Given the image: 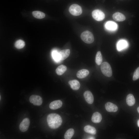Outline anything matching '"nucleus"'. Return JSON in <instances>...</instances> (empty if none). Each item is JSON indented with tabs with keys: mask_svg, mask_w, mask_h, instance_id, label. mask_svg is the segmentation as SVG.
Segmentation results:
<instances>
[{
	"mask_svg": "<svg viewBox=\"0 0 139 139\" xmlns=\"http://www.w3.org/2000/svg\"><path fill=\"white\" fill-rule=\"evenodd\" d=\"M47 120L48 126L52 129L58 128L61 125L62 122L61 117L56 113L49 114L47 116Z\"/></svg>",
	"mask_w": 139,
	"mask_h": 139,
	"instance_id": "f257e3e1",
	"label": "nucleus"
},
{
	"mask_svg": "<svg viewBox=\"0 0 139 139\" xmlns=\"http://www.w3.org/2000/svg\"><path fill=\"white\" fill-rule=\"evenodd\" d=\"M81 38L83 41L88 44L92 43L94 40L93 34L88 31L83 32L81 34Z\"/></svg>",
	"mask_w": 139,
	"mask_h": 139,
	"instance_id": "f03ea898",
	"label": "nucleus"
},
{
	"mask_svg": "<svg viewBox=\"0 0 139 139\" xmlns=\"http://www.w3.org/2000/svg\"><path fill=\"white\" fill-rule=\"evenodd\" d=\"M101 70L103 74L107 77H111L112 74L111 67L109 63L106 62L102 63L101 65Z\"/></svg>",
	"mask_w": 139,
	"mask_h": 139,
	"instance_id": "7ed1b4c3",
	"label": "nucleus"
},
{
	"mask_svg": "<svg viewBox=\"0 0 139 139\" xmlns=\"http://www.w3.org/2000/svg\"><path fill=\"white\" fill-rule=\"evenodd\" d=\"M70 13L74 16L80 15L82 13V10L81 7L79 5L75 4L71 5L69 8Z\"/></svg>",
	"mask_w": 139,
	"mask_h": 139,
	"instance_id": "20e7f679",
	"label": "nucleus"
},
{
	"mask_svg": "<svg viewBox=\"0 0 139 139\" xmlns=\"http://www.w3.org/2000/svg\"><path fill=\"white\" fill-rule=\"evenodd\" d=\"M92 15L93 18L98 21L102 20L105 17L104 13L101 10H96L93 11Z\"/></svg>",
	"mask_w": 139,
	"mask_h": 139,
	"instance_id": "39448f33",
	"label": "nucleus"
},
{
	"mask_svg": "<svg viewBox=\"0 0 139 139\" xmlns=\"http://www.w3.org/2000/svg\"><path fill=\"white\" fill-rule=\"evenodd\" d=\"M29 100L31 103L35 106H40L42 103L41 97L37 95H31L30 97Z\"/></svg>",
	"mask_w": 139,
	"mask_h": 139,
	"instance_id": "423d86ee",
	"label": "nucleus"
},
{
	"mask_svg": "<svg viewBox=\"0 0 139 139\" xmlns=\"http://www.w3.org/2000/svg\"><path fill=\"white\" fill-rule=\"evenodd\" d=\"M30 124V121L28 118H24L21 121L19 126L20 130L22 132L26 131L28 129Z\"/></svg>",
	"mask_w": 139,
	"mask_h": 139,
	"instance_id": "0eeeda50",
	"label": "nucleus"
},
{
	"mask_svg": "<svg viewBox=\"0 0 139 139\" xmlns=\"http://www.w3.org/2000/svg\"><path fill=\"white\" fill-rule=\"evenodd\" d=\"M117 27V24L112 21H108L105 24V27L106 30L111 31H115L116 30Z\"/></svg>",
	"mask_w": 139,
	"mask_h": 139,
	"instance_id": "6e6552de",
	"label": "nucleus"
},
{
	"mask_svg": "<svg viewBox=\"0 0 139 139\" xmlns=\"http://www.w3.org/2000/svg\"><path fill=\"white\" fill-rule=\"evenodd\" d=\"M128 46L127 41L125 40L121 39L117 43V48L118 51H120L127 48Z\"/></svg>",
	"mask_w": 139,
	"mask_h": 139,
	"instance_id": "1a4fd4ad",
	"label": "nucleus"
},
{
	"mask_svg": "<svg viewBox=\"0 0 139 139\" xmlns=\"http://www.w3.org/2000/svg\"><path fill=\"white\" fill-rule=\"evenodd\" d=\"M106 110L109 112H116L118 110V107L112 103L108 102L106 103L105 105Z\"/></svg>",
	"mask_w": 139,
	"mask_h": 139,
	"instance_id": "9d476101",
	"label": "nucleus"
},
{
	"mask_svg": "<svg viewBox=\"0 0 139 139\" xmlns=\"http://www.w3.org/2000/svg\"><path fill=\"white\" fill-rule=\"evenodd\" d=\"M84 96L86 102L89 104H92L94 101V97L92 93L89 91H85L84 93Z\"/></svg>",
	"mask_w": 139,
	"mask_h": 139,
	"instance_id": "9b49d317",
	"label": "nucleus"
},
{
	"mask_svg": "<svg viewBox=\"0 0 139 139\" xmlns=\"http://www.w3.org/2000/svg\"><path fill=\"white\" fill-rule=\"evenodd\" d=\"M63 104L62 102L60 100L53 101L49 104L50 108L52 110H56L60 108Z\"/></svg>",
	"mask_w": 139,
	"mask_h": 139,
	"instance_id": "f8f14e48",
	"label": "nucleus"
},
{
	"mask_svg": "<svg viewBox=\"0 0 139 139\" xmlns=\"http://www.w3.org/2000/svg\"><path fill=\"white\" fill-rule=\"evenodd\" d=\"M112 18L114 20L118 22L123 21L126 19L124 15L118 12L114 13L112 15Z\"/></svg>",
	"mask_w": 139,
	"mask_h": 139,
	"instance_id": "ddd939ff",
	"label": "nucleus"
},
{
	"mask_svg": "<svg viewBox=\"0 0 139 139\" xmlns=\"http://www.w3.org/2000/svg\"><path fill=\"white\" fill-rule=\"evenodd\" d=\"M102 119V117L101 114L97 112L94 113L91 117L92 121L95 123L100 122Z\"/></svg>",
	"mask_w": 139,
	"mask_h": 139,
	"instance_id": "4468645a",
	"label": "nucleus"
},
{
	"mask_svg": "<svg viewBox=\"0 0 139 139\" xmlns=\"http://www.w3.org/2000/svg\"><path fill=\"white\" fill-rule=\"evenodd\" d=\"M68 83L71 88L74 90H77L80 87V83L77 80H70L69 81Z\"/></svg>",
	"mask_w": 139,
	"mask_h": 139,
	"instance_id": "2eb2a0df",
	"label": "nucleus"
},
{
	"mask_svg": "<svg viewBox=\"0 0 139 139\" xmlns=\"http://www.w3.org/2000/svg\"><path fill=\"white\" fill-rule=\"evenodd\" d=\"M89 72L86 69H83L79 71L76 74L77 77L79 79H82L87 76L89 74Z\"/></svg>",
	"mask_w": 139,
	"mask_h": 139,
	"instance_id": "dca6fc26",
	"label": "nucleus"
},
{
	"mask_svg": "<svg viewBox=\"0 0 139 139\" xmlns=\"http://www.w3.org/2000/svg\"><path fill=\"white\" fill-rule=\"evenodd\" d=\"M60 59L63 60L67 58L70 54V50L69 49L62 50L59 53Z\"/></svg>",
	"mask_w": 139,
	"mask_h": 139,
	"instance_id": "f3484780",
	"label": "nucleus"
},
{
	"mask_svg": "<svg viewBox=\"0 0 139 139\" xmlns=\"http://www.w3.org/2000/svg\"><path fill=\"white\" fill-rule=\"evenodd\" d=\"M127 104L129 106L133 105L135 103V99L133 95L131 94H128L126 98Z\"/></svg>",
	"mask_w": 139,
	"mask_h": 139,
	"instance_id": "a211bd4d",
	"label": "nucleus"
},
{
	"mask_svg": "<svg viewBox=\"0 0 139 139\" xmlns=\"http://www.w3.org/2000/svg\"><path fill=\"white\" fill-rule=\"evenodd\" d=\"M84 130L85 132L93 135H95L96 133L95 128L93 126L90 125L85 126Z\"/></svg>",
	"mask_w": 139,
	"mask_h": 139,
	"instance_id": "6ab92c4d",
	"label": "nucleus"
},
{
	"mask_svg": "<svg viewBox=\"0 0 139 139\" xmlns=\"http://www.w3.org/2000/svg\"><path fill=\"white\" fill-rule=\"evenodd\" d=\"M67 67L63 65H61L58 66L56 70V72L58 75H62L67 70Z\"/></svg>",
	"mask_w": 139,
	"mask_h": 139,
	"instance_id": "aec40b11",
	"label": "nucleus"
},
{
	"mask_svg": "<svg viewBox=\"0 0 139 139\" xmlns=\"http://www.w3.org/2000/svg\"><path fill=\"white\" fill-rule=\"evenodd\" d=\"M51 55L53 59L57 63L61 61L59 53L57 50H53L51 52Z\"/></svg>",
	"mask_w": 139,
	"mask_h": 139,
	"instance_id": "412c9836",
	"label": "nucleus"
},
{
	"mask_svg": "<svg viewBox=\"0 0 139 139\" xmlns=\"http://www.w3.org/2000/svg\"><path fill=\"white\" fill-rule=\"evenodd\" d=\"M74 133V129L70 128L67 130L65 133L64 137L65 139H70L73 137Z\"/></svg>",
	"mask_w": 139,
	"mask_h": 139,
	"instance_id": "4be33fe9",
	"label": "nucleus"
},
{
	"mask_svg": "<svg viewBox=\"0 0 139 139\" xmlns=\"http://www.w3.org/2000/svg\"><path fill=\"white\" fill-rule=\"evenodd\" d=\"M32 14L35 18L38 19L43 18L45 16V14L44 13L39 11L33 12Z\"/></svg>",
	"mask_w": 139,
	"mask_h": 139,
	"instance_id": "5701e85b",
	"label": "nucleus"
},
{
	"mask_svg": "<svg viewBox=\"0 0 139 139\" xmlns=\"http://www.w3.org/2000/svg\"><path fill=\"white\" fill-rule=\"evenodd\" d=\"M102 58L101 53L100 51H98L97 53L95 58V62L98 65H100L102 62Z\"/></svg>",
	"mask_w": 139,
	"mask_h": 139,
	"instance_id": "b1692460",
	"label": "nucleus"
},
{
	"mask_svg": "<svg viewBox=\"0 0 139 139\" xmlns=\"http://www.w3.org/2000/svg\"><path fill=\"white\" fill-rule=\"evenodd\" d=\"M14 45L15 47L17 48L20 49L24 47L25 45V43L22 40H19L16 41Z\"/></svg>",
	"mask_w": 139,
	"mask_h": 139,
	"instance_id": "393cba45",
	"label": "nucleus"
},
{
	"mask_svg": "<svg viewBox=\"0 0 139 139\" xmlns=\"http://www.w3.org/2000/svg\"><path fill=\"white\" fill-rule=\"evenodd\" d=\"M139 78V67L135 71L133 76V80L135 81Z\"/></svg>",
	"mask_w": 139,
	"mask_h": 139,
	"instance_id": "a878e982",
	"label": "nucleus"
},
{
	"mask_svg": "<svg viewBox=\"0 0 139 139\" xmlns=\"http://www.w3.org/2000/svg\"><path fill=\"white\" fill-rule=\"evenodd\" d=\"M137 124L138 127H139V120H138L137 121Z\"/></svg>",
	"mask_w": 139,
	"mask_h": 139,
	"instance_id": "bb28decb",
	"label": "nucleus"
},
{
	"mask_svg": "<svg viewBox=\"0 0 139 139\" xmlns=\"http://www.w3.org/2000/svg\"><path fill=\"white\" fill-rule=\"evenodd\" d=\"M95 138H94L93 137H90L88 138V139H94Z\"/></svg>",
	"mask_w": 139,
	"mask_h": 139,
	"instance_id": "cd10ccee",
	"label": "nucleus"
},
{
	"mask_svg": "<svg viewBox=\"0 0 139 139\" xmlns=\"http://www.w3.org/2000/svg\"><path fill=\"white\" fill-rule=\"evenodd\" d=\"M137 111H138V112L139 113V107H138L137 108Z\"/></svg>",
	"mask_w": 139,
	"mask_h": 139,
	"instance_id": "c85d7f7f",
	"label": "nucleus"
},
{
	"mask_svg": "<svg viewBox=\"0 0 139 139\" xmlns=\"http://www.w3.org/2000/svg\"><path fill=\"white\" fill-rule=\"evenodd\" d=\"M0 100H1V95H0Z\"/></svg>",
	"mask_w": 139,
	"mask_h": 139,
	"instance_id": "c756f323",
	"label": "nucleus"
}]
</instances>
